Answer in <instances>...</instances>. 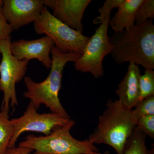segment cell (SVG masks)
<instances>
[{"label": "cell", "instance_id": "obj_1", "mask_svg": "<svg viewBox=\"0 0 154 154\" xmlns=\"http://www.w3.org/2000/svg\"><path fill=\"white\" fill-rule=\"evenodd\" d=\"M110 42V54L117 64L132 63L145 69H154V25L152 20L135 24L114 33Z\"/></svg>", "mask_w": 154, "mask_h": 154}, {"label": "cell", "instance_id": "obj_2", "mask_svg": "<svg viewBox=\"0 0 154 154\" xmlns=\"http://www.w3.org/2000/svg\"><path fill=\"white\" fill-rule=\"evenodd\" d=\"M51 54L52 63L49 75L45 79L39 83L34 82L30 77H24L27 90L23 93V96L30 99L37 110L42 105H44L49 108L51 113H57L70 119V117L61 103L59 94L64 66L69 62H76L81 54L62 52L54 45L51 49Z\"/></svg>", "mask_w": 154, "mask_h": 154}, {"label": "cell", "instance_id": "obj_3", "mask_svg": "<svg viewBox=\"0 0 154 154\" xmlns=\"http://www.w3.org/2000/svg\"><path fill=\"white\" fill-rule=\"evenodd\" d=\"M106 106L88 139L94 144L107 145L117 154H123L127 141L136 126L131 115L132 109L125 107L118 100L109 99Z\"/></svg>", "mask_w": 154, "mask_h": 154}, {"label": "cell", "instance_id": "obj_4", "mask_svg": "<svg viewBox=\"0 0 154 154\" xmlns=\"http://www.w3.org/2000/svg\"><path fill=\"white\" fill-rule=\"evenodd\" d=\"M75 124V120L70 119L48 135H29L19 146L34 151L33 154H94L99 152L98 148L89 140H78L72 136L71 130Z\"/></svg>", "mask_w": 154, "mask_h": 154}, {"label": "cell", "instance_id": "obj_5", "mask_svg": "<svg viewBox=\"0 0 154 154\" xmlns=\"http://www.w3.org/2000/svg\"><path fill=\"white\" fill-rule=\"evenodd\" d=\"M34 28L37 34H45L50 37L54 46L63 52L82 54L90 38L56 18L45 6L40 17L34 22Z\"/></svg>", "mask_w": 154, "mask_h": 154}, {"label": "cell", "instance_id": "obj_6", "mask_svg": "<svg viewBox=\"0 0 154 154\" xmlns=\"http://www.w3.org/2000/svg\"><path fill=\"white\" fill-rule=\"evenodd\" d=\"M11 36L0 41V54L2 58L0 63V91L3 99L2 110H10V106L18 105L16 85L24 79L28 69L29 61L18 59L11 50Z\"/></svg>", "mask_w": 154, "mask_h": 154}, {"label": "cell", "instance_id": "obj_7", "mask_svg": "<svg viewBox=\"0 0 154 154\" xmlns=\"http://www.w3.org/2000/svg\"><path fill=\"white\" fill-rule=\"evenodd\" d=\"M111 14L95 30L84 50L81 57L74 63L77 71L90 73L96 79L103 76L104 72L102 62L105 57L110 54L112 50L110 37L108 36Z\"/></svg>", "mask_w": 154, "mask_h": 154}, {"label": "cell", "instance_id": "obj_8", "mask_svg": "<svg viewBox=\"0 0 154 154\" xmlns=\"http://www.w3.org/2000/svg\"><path fill=\"white\" fill-rule=\"evenodd\" d=\"M70 119L57 113H38L34 105L30 102L22 116L11 119L14 132L9 149L16 147L18 138L24 132L33 131L48 135L56 128L66 124Z\"/></svg>", "mask_w": 154, "mask_h": 154}, {"label": "cell", "instance_id": "obj_9", "mask_svg": "<svg viewBox=\"0 0 154 154\" xmlns=\"http://www.w3.org/2000/svg\"><path fill=\"white\" fill-rule=\"evenodd\" d=\"M3 14L13 30L36 21L45 6L43 0H4Z\"/></svg>", "mask_w": 154, "mask_h": 154}, {"label": "cell", "instance_id": "obj_10", "mask_svg": "<svg viewBox=\"0 0 154 154\" xmlns=\"http://www.w3.org/2000/svg\"><path fill=\"white\" fill-rule=\"evenodd\" d=\"M54 45V42L47 36L34 39H25L11 42V50L13 55L18 59H37L45 67L50 69L52 63L51 51Z\"/></svg>", "mask_w": 154, "mask_h": 154}, {"label": "cell", "instance_id": "obj_11", "mask_svg": "<svg viewBox=\"0 0 154 154\" xmlns=\"http://www.w3.org/2000/svg\"><path fill=\"white\" fill-rule=\"evenodd\" d=\"M45 6L52 9L56 18L80 33L84 32V13L91 0H44Z\"/></svg>", "mask_w": 154, "mask_h": 154}, {"label": "cell", "instance_id": "obj_12", "mask_svg": "<svg viewBox=\"0 0 154 154\" xmlns=\"http://www.w3.org/2000/svg\"><path fill=\"white\" fill-rule=\"evenodd\" d=\"M140 76V69L139 66L130 63L126 74L116 90L118 100L128 109H133L140 101L139 80Z\"/></svg>", "mask_w": 154, "mask_h": 154}, {"label": "cell", "instance_id": "obj_13", "mask_svg": "<svg viewBox=\"0 0 154 154\" xmlns=\"http://www.w3.org/2000/svg\"><path fill=\"white\" fill-rule=\"evenodd\" d=\"M143 0H123L109 25L115 33L128 30L135 25V17L139 6Z\"/></svg>", "mask_w": 154, "mask_h": 154}, {"label": "cell", "instance_id": "obj_14", "mask_svg": "<svg viewBox=\"0 0 154 154\" xmlns=\"http://www.w3.org/2000/svg\"><path fill=\"white\" fill-rule=\"evenodd\" d=\"M146 137L136 126L125 145L123 154H154L153 148L149 149L147 147Z\"/></svg>", "mask_w": 154, "mask_h": 154}, {"label": "cell", "instance_id": "obj_15", "mask_svg": "<svg viewBox=\"0 0 154 154\" xmlns=\"http://www.w3.org/2000/svg\"><path fill=\"white\" fill-rule=\"evenodd\" d=\"M9 110L0 112V154H7L14 134V128L9 116Z\"/></svg>", "mask_w": 154, "mask_h": 154}, {"label": "cell", "instance_id": "obj_16", "mask_svg": "<svg viewBox=\"0 0 154 154\" xmlns=\"http://www.w3.org/2000/svg\"><path fill=\"white\" fill-rule=\"evenodd\" d=\"M139 80L140 101L146 97L154 96V71L151 69H145Z\"/></svg>", "mask_w": 154, "mask_h": 154}, {"label": "cell", "instance_id": "obj_17", "mask_svg": "<svg viewBox=\"0 0 154 154\" xmlns=\"http://www.w3.org/2000/svg\"><path fill=\"white\" fill-rule=\"evenodd\" d=\"M151 115H154V96H149L141 100L134 109L131 110V115L136 125L140 117Z\"/></svg>", "mask_w": 154, "mask_h": 154}, {"label": "cell", "instance_id": "obj_18", "mask_svg": "<svg viewBox=\"0 0 154 154\" xmlns=\"http://www.w3.org/2000/svg\"><path fill=\"white\" fill-rule=\"evenodd\" d=\"M154 18V0H143L136 13L135 24L138 25Z\"/></svg>", "mask_w": 154, "mask_h": 154}, {"label": "cell", "instance_id": "obj_19", "mask_svg": "<svg viewBox=\"0 0 154 154\" xmlns=\"http://www.w3.org/2000/svg\"><path fill=\"white\" fill-rule=\"evenodd\" d=\"M123 0H107L104 3L102 8L98 10L99 13V17L94 19L93 23L94 24H101L104 22L107 15L111 14L113 9L117 8Z\"/></svg>", "mask_w": 154, "mask_h": 154}, {"label": "cell", "instance_id": "obj_20", "mask_svg": "<svg viewBox=\"0 0 154 154\" xmlns=\"http://www.w3.org/2000/svg\"><path fill=\"white\" fill-rule=\"evenodd\" d=\"M136 126L146 136L154 139V115H147L140 117L137 120Z\"/></svg>", "mask_w": 154, "mask_h": 154}, {"label": "cell", "instance_id": "obj_21", "mask_svg": "<svg viewBox=\"0 0 154 154\" xmlns=\"http://www.w3.org/2000/svg\"><path fill=\"white\" fill-rule=\"evenodd\" d=\"M13 31L3 14L2 5H0V41L11 36Z\"/></svg>", "mask_w": 154, "mask_h": 154}, {"label": "cell", "instance_id": "obj_22", "mask_svg": "<svg viewBox=\"0 0 154 154\" xmlns=\"http://www.w3.org/2000/svg\"><path fill=\"white\" fill-rule=\"evenodd\" d=\"M33 151L30 149L18 146L8 149L7 154H30Z\"/></svg>", "mask_w": 154, "mask_h": 154}, {"label": "cell", "instance_id": "obj_23", "mask_svg": "<svg viewBox=\"0 0 154 154\" xmlns=\"http://www.w3.org/2000/svg\"><path fill=\"white\" fill-rule=\"evenodd\" d=\"M94 154H110V152L108 151H106L105 152H104L103 153H102L99 152H97L95 153Z\"/></svg>", "mask_w": 154, "mask_h": 154}, {"label": "cell", "instance_id": "obj_24", "mask_svg": "<svg viewBox=\"0 0 154 154\" xmlns=\"http://www.w3.org/2000/svg\"><path fill=\"white\" fill-rule=\"evenodd\" d=\"M2 5V1L0 0V5Z\"/></svg>", "mask_w": 154, "mask_h": 154}]
</instances>
